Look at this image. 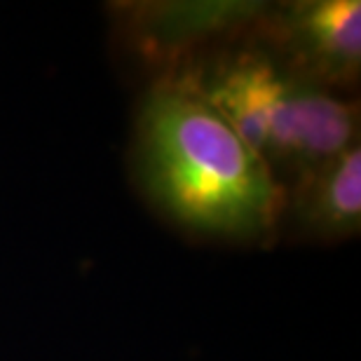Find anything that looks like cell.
Segmentation results:
<instances>
[{"instance_id": "1", "label": "cell", "mask_w": 361, "mask_h": 361, "mask_svg": "<svg viewBox=\"0 0 361 361\" xmlns=\"http://www.w3.org/2000/svg\"><path fill=\"white\" fill-rule=\"evenodd\" d=\"M129 164L143 200L180 233L233 247L279 242L284 190L235 129L190 94L148 85Z\"/></svg>"}, {"instance_id": "2", "label": "cell", "mask_w": 361, "mask_h": 361, "mask_svg": "<svg viewBox=\"0 0 361 361\" xmlns=\"http://www.w3.org/2000/svg\"><path fill=\"white\" fill-rule=\"evenodd\" d=\"M160 85L226 120L281 190L359 143L357 99L298 80L249 38L200 56Z\"/></svg>"}, {"instance_id": "3", "label": "cell", "mask_w": 361, "mask_h": 361, "mask_svg": "<svg viewBox=\"0 0 361 361\" xmlns=\"http://www.w3.org/2000/svg\"><path fill=\"white\" fill-rule=\"evenodd\" d=\"M265 7L256 0H122L106 10L115 47L148 85H160L200 56L247 40Z\"/></svg>"}, {"instance_id": "4", "label": "cell", "mask_w": 361, "mask_h": 361, "mask_svg": "<svg viewBox=\"0 0 361 361\" xmlns=\"http://www.w3.org/2000/svg\"><path fill=\"white\" fill-rule=\"evenodd\" d=\"M249 40L302 82L341 97H352L359 87V0L268 3Z\"/></svg>"}, {"instance_id": "5", "label": "cell", "mask_w": 361, "mask_h": 361, "mask_svg": "<svg viewBox=\"0 0 361 361\" xmlns=\"http://www.w3.org/2000/svg\"><path fill=\"white\" fill-rule=\"evenodd\" d=\"M361 233V146L322 164L284 190L279 240L338 244Z\"/></svg>"}]
</instances>
